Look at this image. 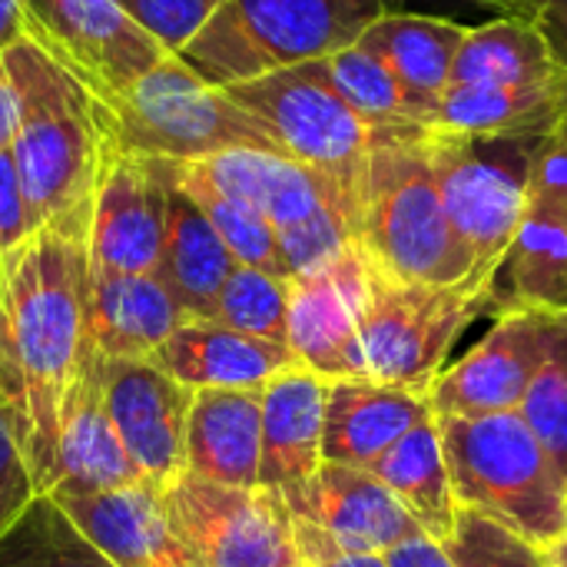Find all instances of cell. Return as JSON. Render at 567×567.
Segmentation results:
<instances>
[{"instance_id":"83f0119b","label":"cell","mask_w":567,"mask_h":567,"mask_svg":"<svg viewBox=\"0 0 567 567\" xmlns=\"http://www.w3.org/2000/svg\"><path fill=\"white\" fill-rule=\"evenodd\" d=\"M369 472L405 505V512L429 538L449 542L458 518V498L452 488L439 419H429L405 432L389 452H382L369 465Z\"/></svg>"},{"instance_id":"277c9868","label":"cell","mask_w":567,"mask_h":567,"mask_svg":"<svg viewBox=\"0 0 567 567\" xmlns=\"http://www.w3.org/2000/svg\"><path fill=\"white\" fill-rule=\"evenodd\" d=\"M435 419L458 505L485 512L538 548L565 538L567 485L522 412Z\"/></svg>"},{"instance_id":"cb8c5ba5","label":"cell","mask_w":567,"mask_h":567,"mask_svg":"<svg viewBox=\"0 0 567 567\" xmlns=\"http://www.w3.org/2000/svg\"><path fill=\"white\" fill-rule=\"evenodd\" d=\"M153 362L189 389H266L296 355L289 346L236 332L213 319H189Z\"/></svg>"},{"instance_id":"f546056e","label":"cell","mask_w":567,"mask_h":567,"mask_svg":"<svg viewBox=\"0 0 567 567\" xmlns=\"http://www.w3.org/2000/svg\"><path fill=\"white\" fill-rule=\"evenodd\" d=\"M542 23L492 20L472 27L458 47L452 83L462 86H532L565 76ZM449 83V86H452Z\"/></svg>"},{"instance_id":"c3c4849f","label":"cell","mask_w":567,"mask_h":567,"mask_svg":"<svg viewBox=\"0 0 567 567\" xmlns=\"http://www.w3.org/2000/svg\"><path fill=\"white\" fill-rule=\"evenodd\" d=\"M542 20H567V0H548V10Z\"/></svg>"},{"instance_id":"f6af8a7d","label":"cell","mask_w":567,"mask_h":567,"mask_svg":"<svg viewBox=\"0 0 567 567\" xmlns=\"http://www.w3.org/2000/svg\"><path fill=\"white\" fill-rule=\"evenodd\" d=\"M27 40L23 0H0V53Z\"/></svg>"},{"instance_id":"603a6c76","label":"cell","mask_w":567,"mask_h":567,"mask_svg":"<svg viewBox=\"0 0 567 567\" xmlns=\"http://www.w3.org/2000/svg\"><path fill=\"white\" fill-rule=\"evenodd\" d=\"M262 389H196L186 425V472L229 488H259Z\"/></svg>"},{"instance_id":"74e56055","label":"cell","mask_w":567,"mask_h":567,"mask_svg":"<svg viewBox=\"0 0 567 567\" xmlns=\"http://www.w3.org/2000/svg\"><path fill=\"white\" fill-rule=\"evenodd\" d=\"M375 10L389 13H422V17H442L462 27H482L492 20H525L542 23L548 0H372Z\"/></svg>"},{"instance_id":"b9f144b4","label":"cell","mask_w":567,"mask_h":567,"mask_svg":"<svg viewBox=\"0 0 567 567\" xmlns=\"http://www.w3.org/2000/svg\"><path fill=\"white\" fill-rule=\"evenodd\" d=\"M296 522V548H299V567H389L385 555L375 551H352L332 542L326 532H319L309 522Z\"/></svg>"},{"instance_id":"7402d4cb","label":"cell","mask_w":567,"mask_h":567,"mask_svg":"<svg viewBox=\"0 0 567 567\" xmlns=\"http://www.w3.org/2000/svg\"><path fill=\"white\" fill-rule=\"evenodd\" d=\"M189 319L156 272H90L86 326L106 359H153Z\"/></svg>"},{"instance_id":"ba28073f","label":"cell","mask_w":567,"mask_h":567,"mask_svg":"<svg viewBox=\"0 0 567 567\" xmlns=\"http://www.w3.org/2000/svg\"><path fill=\"white\" fill-rule=\"evenodd\" d=\"M495 316L492 282L465 279L455 286L395 282L369 269V302L362 319L365 379L429 395L458 336Z\"/></svg>"},{"instance_id":"836d02e7","label":"cell","mask_w":567,"mask_h":567,"mask_svg":"<svg viewBox=\"0 0 567 567\" xmlns=\"http://www.w3.org/2000/svg\"><path fill=\"white\" fill-rule=\"evenodd\" d=\"M518 412L538 435L567 485V312L548 316L545 355Z\"/></svg>"},{"instance_id":"3957f363","label":"cell","mask_w":567,"mask_h":567,"mask_svg":"<svg viewBox=\"0 0 567 567\" xmlns=\"http://www.w3.org/2000/svg\"><path fill=\"white\" fill-rule=\"evenodd\" d=\"M355 246L372 272L395 282L455 286L485 279L449 219L425 150V126L375 133L359 193Z\"/></svg>"},{"instance_id":"7a4b0ae2","label":"cell","mask_w":567,"mask_h":567,"mask_svg":"<svg viewBox=\"0 0 567 567\" xmlns=\"http://www.w3.org/2000/svg\"><path fill=\"white\" fill-rule=\"evenodd\" d=\"M20 90V123L10 140L33 229L90 226V203L113 146L106 103L53 63L33 40L7 50Z\"/></svg>"},{"instance_id":"7c38bea8","label":"cell","mask_w":567,"mask_h":567,"mask_svg":"<svg viewBox=\"0 0 567 567\" xmlns=\"http://www.w3.org/2000/svg\"><path fill=\"white\" fill-rule=\"evenodd\" d=\"M166 163L126 153L116 143L110 146L90 203V272H159L166 239Z\"/></svg>"},{"instance_id":"44dd1931","label":"cell","mask_w":567,"mask_h":567,"mask_svg":"<svg viewBox=\"0 0 567 567\" xmlns=\"http://www.w3.org/2000/svg\"><path fill=\"white\" fill-rule=\"evenodd\" d=\"M435 419L432 395L382 385L375 379H336L329 382L322 462L369 468L405 432Z\"/></svg>"},{"instance_id":"d4e9b609","label":"cell","mask_w":567,"mask_h":567,"mask_svg":"<svg viewBox=\"0 0 567 567\" xmlns=\"http://www.w3.org/2000/svg\"><path fill=\"white\" fill-rule=\"evenodd\" d=\"M495 316L508 309L567 312V219L528 203L525 219L492 279Z\"/></svg>"},{"instance_id":"484cf974","label":"cell","mask_w":567,"mask_h":567,"mask_svg":"<svg viewBox=\"0 0 567 567\" xmlns=\"http://www.w3.org/2000/svg\"><path fill=\"white\" fill-rule=\"evenodd\" d=\"M169 169V163H166ZM236 269L233 252L206 219V213L176 186L169 176L166 193V239L159 279L173 289V296L186 306L193 319H213L219 289Z\"/></svg>"},{"instance_id":"5bb4252c","label":"cell","mask_w":567,"mask_h":567,"mask_svg":"<svg viewBox=\"0 0 567 567\" xmlns=\"http://www.w3.org/2000/svg\"><path fill=\"white\" fill-rule=\"evenodd\" d=\"M103 392L113 429L146 482L169 485L186 472L193 392L153 359H106Z\"/></svg>"},{"instance_id":"52a82bcc","label":"cell","mask_w":567,"mask_h":567,"mask_svg":"<svg viewBox=\"0 0 567 567\" xmlns=\"http://www.w3.org/2000/svg\"><path fill=\"white\" fill-rule=\"evenodd\" d=\"M103 103L113 143L146 159L193 163L239 146L276 150L223 86H213L173 53Z\"/></svg>"},{"instance_id":"d590c367","label":"cell","mask_w":567,"mask_h":567,"mask_svg":"<svg viewBox=\"0 0 567 567\" xmlns=\"http://www.w3.org/2000/svg\"><path fill=\"white\" fill-rule=\"evenodd\" d=\"M442 545L455 567H548L545 548L465 505H458L455 532Z\"/></svg>"},{"instance_id":"d6a6232c","label":"cell","mask_w":567,"mask_h":567,"mask_svg":"<svg viewBox=\"0 0 567 567\" xmlns=\"http://www.w3.org/2000/svg\"><path fill=\"white\" fill-rule=\"evenodd\" d=\"M169 176L206 213V219L213 223V229L219 233V239L226 243V249L233 252V259L239 266H256V269H266V272L289 279L282 252H279L276 229L269 226L266 216H259L252 206L219 193L216 186H209L206 179H199L196 173H189L179 163H169Z\"/></svg>"},{"instance_id":"ac0fdd59","label":"cell","mask_w":567,"mask_h":567,"mask_svg":"<svg viewBox=\"0 0 567 567\" xmlns=\"http://www.w3.org/2000/svg\"><path fill=\"white\" fill-rule=\"evenodd\" d=\"M53 502L116 567H193L156 482L143 478L113 492L56 495Z\"/></svg>"},{"instance_id":"8d00e7d4","label":"cell","mask_w":567,"mask_h":567,"mask_svg":"<svg viewBox=\"0 0 567 567\" xmlns=\"http://www.w3.org/2000/svg\"><path fill=\"white\" fill-rule=\"evenodd\" d=\"M123 10L173 56H179L193 37L206 27L219 0H120Z\"/></svg>"},{"instance_id":"9a60e30c","label":"cell","mask_w":567,"mask_h":567,"mask_svg":"<svg viewBox=\"0 0 567 567\" xmlns=\"http://www.w3.org/2000/svg\"><path fill=\"white\" fill-rule=\"evenodd\" d=\"M548 316L535 309L498 312L492 329L432 385L435 415H495L518 412L542 365Z\"/></svg>"},{"instance_id":"4fadbf2b","label":"cell","mask_w":567,"mask_h":567,"mask_svg":"<svg viewBox=\"0 0 567 567\" xmlns=\"http://www.w3.org/2000/svg\"><path fill=\"white\" fill-rule=\"evenodd\" d=\"M369 302V262L349 246L336 262L289 279V352L316 375H365L362 319Z\"/></svg>"},{"instance_id":"d6986e66","label":"cell","mask_w":567,"mask_h":567,"mask_svg":"<svg viewBox=\"0 0 567 567\" xmlns=\"http://www.w3.org/2000/svg\"><path fill=\"white\" fill-rule=\"evenodd\" d=\"M179 166H186L189 173H196L219 193L252 206L259 216L269 219L276 236L309 223L312 216H319L326 209H339L346 216L336 193L316 173H309L302 163L289 159L279 150L239 146V150H226V153L179 163ZM346 223H349V216H346Z\"/></svg>"},{"instance_id":"f907efd6","label":"cell","mask_w":567,"mask_h":567,"mask_svg":"<svg viewBox=\"0 0 567 567\" xmlns=\"http://www.w3.org/2000/svg\"><path fill=\"white\" fill-rule=\"evenodd\" d=\"M565 515H567V488H565Z\"/></svg>"},{"instance_id":"7dc6e473","label":"cell","mask_w":567,"mask_h":567,"mask_svg":"<svg viewBox=\"0 0 567 567\" xmlns=\"http://www.w3.org/2000/svg\"><path fill=\"white\" fill-rule=\"evenodd\" d=\"M545 558H548V567H567V535L545 548Z\"/></svg>"},{"instance_id":"2e32d148","label":"cell","mask_w":567,"mask_h":567,"mask_svg":"<svg viewBox=\"0 0 567 567\" xmlns=\"http://www.w3.org/2000/svg\"><path fill=\"white\" fill-rule=\"evenodd\" d=\"M103 365L106 355L96 349L93 336L86 339L80 369L66 385L60 405V439L56 462L50 475L47 495H93L113 492L143 482L140 468L126 455L103 392Z\"/></svg>"},{"instance_id":"bcb514c9","label":"cell","mask_w":567,"mask_h":567,"mask_svg":"<svg viewBox=\"0 0 567 567\" xmlns=\"http://www.w3.org/2000/svg\"><path fill=\"white\" fill-rule=\"evenodd\" d=\"M542 30L548 33L558 63L567 70V20H542Z\"/></svg>"},{"instance_id":"e575fe53","label":"cell","mask_w":567,"mask_h":567,"mask_svg":"<svg viewBox=\"0 0 567 567\" xmlns=\"http://www.w3.org/2000/svg\"><path fill=\"white\" fill-rule=\"evenodd\" d=\"M213 322L286 346V339H289V279L236 262L226 286L219 289Z\"/></svg>"},{"instance_id":"8fae6325","label":"cell","mask_w":567,"mask_h":567,"mask_svg":"<svg viewBox=\"0 0 567 567\" xmlns=\"http://www.w3.org/2000/svg\"><path fill=\"white\" fill-rule=\"evenodd\" d=\"M27 40L100 100L123 93L169 56L120 0H23Z\"/></svg>"},{"instance_id":"9c48e42d","label":"cell","mask_w":567,"mask_h":567,"mask_svg":"<svg viewBox=\"0 0 567 567\" xmlns=\"http://www.w3.org/2000/svg\"><path fill=\"white\" fill-rule=\"evenodd\" d=\"M538 140L475 136L425 126V150L439 193L478 276L495 279L528 209L532 156Z\"/></svg>"},{"instance_id":"ee69618b","label":"cell","mask_w":567,"mask_h":567,"mask_svg":"<svg viewBox=\"0 0 567 567\" xmlns=\"http://www.w3.org/2000/svg\"><path fill=\"white\" fill-rule=\"evenodd\" d=\"M17 123H20V90H17V80L3 50L0 53V146H10Z\"/></svg>"},{"instance_id":"e0dca14e","label":"cell","mask_w":567,"mask_h":567,"mask_svg":"<svg viewBox=\"0 0 567 567\" xmlns=\"http://www.w3.org/2000/svg\"><path fill=\"white\" fill-rule=\"evenodd\" d=\"M282 495L292 518L316 525L352 551L385 555L395 545L425 535L405 505L369 468L322 462L309 482Z\"/></svg>"},{"instance_id":"681fc988","label":"cell","mask_w":567,"mask_h":567,"mask_svg":"<svg viewBox=\"0 0 567 567\" xmlns=\"http://www.w3.org/2000/svg\"><path fill=\"white\" fill-rule=\"evenodd\" d=\"M3 269H7V259H3V249H0V282H3Z\"/></svg>"},{"instance_id":"30bf717a","label":"cell","mask_w":567,"mask_h":567,"mask_svg":"<svg viewBox=\"0 0 567 567\" xmlns=\"http://www.w3.org/2000/svg\"><path fill=\"white\" fill-rule=\"evenodd\" d=\"M193 567H299L296 522L276 488H229L183 472L163 488Z\"/></svg>"},{"instance_id":"60d3db41","label":"cell","mask_w":567,"mask_h":567,"mask_svg":"<svg viewBox=\"0 0 567 567\" xmlns=\"http://www.w3.org/2000/svg\"><path fill=\"white\" fill-rule=\"evenodd\" d=\"M33 219L27 209V196L17 176V163L10 146H0V249L3 259L17 252L30 236H33Z\"/></svg>"},{"instance_id":"5b68a950","label":"cell","mask_w":567,"mask_h":567,"mask_svg":"<svg viewBox=\"0 0 567 567\" xmlns=\"http://www.w3.org/2000/svg\"><path fill=\"white\" fill-rule=\"evenodd\" d=\"M375 17L372 0H219L179 60L213 86H233L332 56Z\"/></svg>"},{"instance_id":"1f68e13d","label":"cell","mask_w":567,"mask_h":567,"mask_svg":"<svg viewBox=\"0 0 567 567\" xmlns=\"http://www.w3.org/2000/svg\"><path fill=\"white\" fill-rule=\"evenodd\" d=\"M0 567H116L50 498L37 495L0 535Z\"/></svg>"},{"instance_id":"6da1fadb","label":"cell","mask_w":567,"mask_h":567,"mask_svg":"<svg viewBox=\"0 0 567 567\" xmlns=\"http://www.w3.org/2000/svg\"><path fill=\"white\" fill-rule=\"evenodd\" d=\"M86 233L37 229L7 256L0 282V415L7 419L40 495L50 488L60 405L73 382L90 326Z\"/></svg>"},{"instance_id":"ffe728a7","label":"cell","mask_w":567,"mask_h":567,"mask_svg":"<svg viewBox=\"0 0 567 567\" xmlns=\"http://www.w3.org/2000/svg\"><path fill=\"white\" fill-rule=\"evenodd\" d=\"M329 379L302 362L272 375L262 389V462L259 485L289 492L322 465Z\"/></svg>"},{"instance_id":"8992f818","label":"cell","mask_w":567,"mask_h":567,"mask_svg":"<svg viewBox=\"0 0 567 567\" xmlns=\"http://www.w3.org/2000/svg\"><path fill=\"white\" fill-rule=\"evenodd\" d=\"M223 90L266 130L279 153L302 163L336 193L355 233L359 193L379 130L329 86L319 63L276 70Z\"/></svg>"},{"instance_id":"f35d334b","label":"cell","mask_w":567,"mask_h":567,"mask_svg":"<svg viewBox=\"0 0 567 567\" xmlns=\"http://www.w3.org/2000/svg\"><path fill=\"white\" fill-rule=\"evenodd\" d=\"M528 203H538L567 219V100L558 123L535 146Z\"/></svg>"},{"instance_id":"4dcf8cb0","label":"cell","mask_w":567,"mask_h":567,"mask_svg":"<svg viewBox=\"0 0 567 567\" xmlns=\"http://www.w3.org/2000/svg\"><path fill=\"white\" fill-rule=\"evenodd\" d=\"M329 86L375 130L385 126H432L435 110L419 100L395 70L359 40L332 56L316 60Z\"/></svg>"},{"instance_id":"ab89813d","label":"cell","mask_w":567,"mask_h":567,"mask_svg":"<svg viewBox=\"0 0 567 567\" xmlns=\"http://www.w3.org/2000/svg\"><path fill=\"white\" fill-rule=\"evenodd\" d=\"M40 495L37 478L7 425L0 415V535L23 515V508Z\"/></svg>"},{"instance_id":"7bdbcfd3","label":"cell","mask_w":567,"mask_h":567,"mask_svg":"<svg viewBox=\"0 0 567 567\" xmlns=\"http://www.w3.org/2000/svg\"><path fill=\"white\" fill-rule=\"evenodd\" d=\"M385 565L389 567H455L445 545L429 538V535H419L412 542H402L395 545L392 551H385Z\"/></svg>"},{"instance_id":"f1b7e54d","label":"cell","mask_w":567,"mask_h":567,"mask_svg":"<svg viewBox=\"0 0 567 567\" xmlns=\"http://www.w3.org/2000/svg\"><path fill=\"white\" fill-rule=\"evenodd\" d=\"M468 27L422 17V13H389L382 10L359 37V43L379 53L395 76L432 110L452 83V66Z\"/></svg>"},{"instance_id":"4316f807","label":"cell","mask_w":567,"mask_h":567,"mask_svg":"<svg viewBox=\"0 0 567 567\" xmlns=\"http://www.w3.org/2000/svg\"><path fill=\"white\" fill-rule=\"evenodd\" d=\"M567 73L532 86H462L452 83L435 106V130H458L475 136L542 140L561 116Z\"/></svg>"}]
</instances>
